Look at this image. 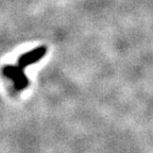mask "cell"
I'll list each match as a JSON object with an SVG mask.
<instances>
[{"label":"cell","mask_w":153,"mask_h":153,"mask_svg":"<svg viewBox=\"0 0 153 153\" xmlns=\"http://www.w3.org/2000/svg\"><path fill=\"white\" fill-rule=\"evenodd\" d=\"M3 72H4V74L7 78H10V79L14 82V87L16 91H22V89L28 87L29 85L28 78L24 74V71L22 69H19L18 67H13V66L5 67Z\"/></svg>","instance_id":"6da1fadb"},{"label":"cell","mask_w":153,"mask_h":153,"mask_svg":"<svg viewBox=\"0 0 153 153\" xmlns=\"http://www.w3.org/2000/svg\"><path fill=\"white\" fill-rule=\"evenodd\" d=\"M42 55H43V52H41V51H34L32 53H29V54L25 55L19 60V65L22 67H26L28 65L32 64V63L36 62Z\"/></svg>","instance_id":"7a4b0ae2"}]
</instances>
